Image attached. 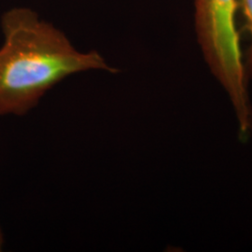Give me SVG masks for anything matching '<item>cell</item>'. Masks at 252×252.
I'll return each mask as SVG.
<instances>
[{"mask_svg": "<svg viewBox=\"0 0 252 252\" xmlns=\"http://www.w3.org/2000/svg\"><path fill=\"white\" fill-rule=\"evenodd\" d=\"M0 116H22L48 91L77 73H116L96 51L81 52L35 10L16 7L1 17Z\"/></svg>", "mask_w": 252, "mask_h": 252, "instance_id": "6da1fadb", "label": "cell"}, {"mask_svg": "<svg viewBox=\"0 0 252 252\" xmlns=\"http://www.w3.org/2000/svg\"><path fill=\"white\" fill-rule=\"evenodd\" d=\"M237 0H194L195 32L204 58L234 106L240 137L252 131L248 77L236 26Z\"/></svg>", "mask_w": 252, "mask_h": 252, "instance_id": "7a4b0ae2", "label": "cell"}, {"mask_svg": "<svg viewBox=\"0 0 252 252\" xmlns=\"http://www.w3.org/2000/svg\"><path fill=\"white\" fill-rule=\"evenodd\" d=\"M238 10L241 11L244 25L250 36V45L244 58L246 74L249 80H252V0H237Z\"/></svg>", "mask_w": 252, "mask_h": 252, "instance_id": "3957f363", "label": "cell"}, {"mask_svg": "<svg viewBox=\"0 0 252 252\" xmlns=\"http://www.w3.org/2000/svg\"><path fill=\"white\" fill-rule=\"evenodd\" d=\"M3 244H4V236H3L2 230H1V228H0V252H1L2 249H3Z\"/></svg>", "mask_w": 252, "mask_h": 252, "instance_id": "277c9868", "label": "cell"}]
</instances>
